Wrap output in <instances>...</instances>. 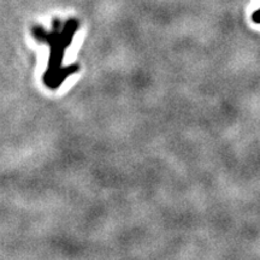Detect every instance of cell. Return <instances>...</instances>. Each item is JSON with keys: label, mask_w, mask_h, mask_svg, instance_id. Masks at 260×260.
Instances as JSON below:
<instances>
[{"label": "cell", "mask_w": 260, "mask_h": 260, "mask_svg": "<svg viewBox=\"0 0 260 260\" xmlns=\"http://www.w3.org/2000/svg\"><path fill=\"white\" fill-rule=\"evenodd\" d=\"M79 21L73 18L64 24L63 29H60V22L58 19H54L53 28L51 31L45 30L42 27H34L32 29V34H34L35 39L42 44L48 45V47H50L47 69L42 76L44 82L48 88H59L68 76L77 73L80 69L77 64L63 67L65 51L70 46L75 32L79 29Z\"/></svg>", "instance_id": "6da1fadb"}]
</instances>
